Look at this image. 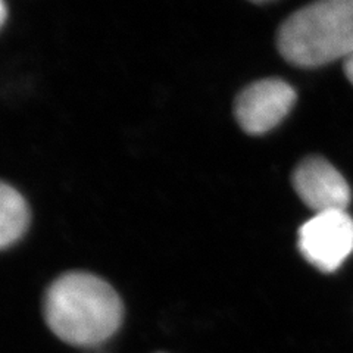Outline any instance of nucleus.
<instances>
[{
	"mask_svg": "<svg viewBox=\"0 0 353 353\" xmlns=\"http://www.w3.org/2000/svg\"><path fill=\"white\" fill-rule=\"evenodd\" d=\"M6 17H8V9H6V5L3 2H0V27L3 26V22L6 21Z\"/></svg>",
	"mask_w": 353,
	"mask_h": 353,
	"instance_id": "obj_8",
	"label": "nucleus"
},
{
	"mask_svg": "<svg viewBox=\"0 0 353 353\" xmlns=\"http://www.w3.org/2000/svg\"><path fill=\"white\" fill-rule=\"evenodd\" d=\"M292 181L301 201L315 214L346 211L350 203V187L345 176L324 158H305L296 167Z\"/></svg>",
	"mask_w": 353,
	"mask_h": 353,
	"instance_id": "obj_5",
	"label": "nucleus"
},
{
	"mask_svg": "<svg viewBox=\"0 0 353 353\" xmlns=\"http://www.w3.org/2000/svg\"><path fill=\"white\" fill-rule=\"evenodd\" d=\"M343 68H345V74H346V77H347V80L353 84V53L350 54L349 58L345 59Z\"/></svg>",
	"mask_w": 353,
	"mask_h": 353,
	"instance_id": "obj_7",
	"label": "nucleus"
},
{
	"mask_svg": "<svg viewBox=\"0 0 353 353\" xmlns=\"http://www.w3.org/2000/svg\"><path fill=\"white\" fill-rule=\"evenodd\" d=\"M30 206L12 185L0 181V250H3L26 234L30 225Z\"/></svg>",
	"mask_w": 353,
	"mask_h": 353,
	"instance_id": "obj_6",
	"label": "nucleus"
},
{
	"mask_svg": "<svg viewBox=\"0 0 353 353\" xmlns=\"http://www.w3.org/2000/svg\"><path fill=\"white\" fill-rule=\"evenodd\" d=\"M43 314L52 333L65 343L93 349L117 334L124 303L117 290L90 272H66L44 294Z\"/></svg>",
	"mask_w": 353,
	"mask_h": 353,
	"instance_id": "obj_1",
	"label": "nucleus"
},
{
	"mask_svg": "<svg viewBox=\"0 0 353 353\" xmlns=\"http://www.w3.org/2000/svg\"><path fill=\"white\" fill-rule=\"evenodd\" d=\"M303 258L323 272H334L353 252V218L346 211L315 214L299 230Z\"/></svg>",
	"mask_w": 353,
	"mask_h": 353,
	"instance_id": "obj_3",
	"label": "nucleus"
},
{
	"mask_svg": "<svg viewBox=\"0 0 353 353\" xmlns=\"http://www.w3.org/2000/svg\"><path fill=\"white\" fill-rule=\"evenodd\" d=\"M296 99V90L284 80H259L239 93L234 102V117L243 131L250 136H261L277 127L289 115Z\"/></svg>",
	"mask_w": 353,
	"mask_h": 353,
	"instance_id": "obj_4",
	"label": "nucleus"
},
{
	"mask_svg": "<svg viewBox=\"0 0 353 353\" xmlns=\"http://www.w3.org/2000/svg\"><path fill=\"white\" fill-rule=\"evenodd\" d=\"M281 57L292 65L314 68L353 53V0H323L287 18L277 34Z\"/></svg>",
	"mask_w": 353,
	"mask_h": 353,
	"instance_id": "obj_2",
	"label": "nucleus"
}]
</instances>
